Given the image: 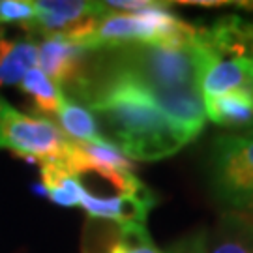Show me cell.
Returning <instances> with one entry per match:
<instances>
[{
	"label": "cell",
	"mask_w": 253,
	"mask_h": 253,
	"mask_svg": "<svg viewBox=\"0 0 253 253\" xmlns=\"http://www.w3.org/2000/svg\"><path fill=\"white\" fill-rule=\"evenodd\" d=\"M34 0H0V23L30 28L34 23Z\"/></svg>",
	"instance_id": "9a60e30c"
},
{
	"label": "cell",
	"mask_w": 253,
	"mask_h": 253,
	"mask_svg": "<svg viewBox=\"0 0 253 253\" xmlns=\"http://www.w3.org/2000/svg\"><path fill=\"white\" fill-rule=\"evenodd\" d=\"M60 131L73 143H96L105 137L101 135L96 115L83 103L66 96L62 107L56 113Z\"/></svg>",
	"instance_id": "7c38bea8"
},
{
	"label": "cell",
	"mask_w": 253,
	"mask_h": 253,
	"mask_svg": "<svg viewBox=\"0 0 253 253\" xmlns=\"http://www.w3.org/2000/svg\"><path fill=\"white\" fill-rule=\"evenodd\" d=\"M223 221L235 225L240 231H244L246 235L253 236V203L240 208H229L225 212V219Z\"/></svg>",
	"instance_id": "2e32d148"
},
{
	"label": "cell",
	"mask_w": 253,
	"mask_h": 253,
	"mask_svg": "<svg viewBox=\"0 0 253 253\" xmlns=\"http://www.w3.org/2000/svg\"><path fill=\"white\" fill-rule=\"evenodd\" d=\"M19 86L27 96L32 98L34 105L42 115L56 117V113L60 111L64 100H66V94L62 92V88L56 86L40 68L28 70L19 83Z\"/></svg>",
	"instance_id": "4fadbf2b"
},
{
	"label": "cell",
	"mask_w": 253,
	"mask_h": 253,
	"mask_svg": "<svg viewBox=\"0 0 253 253\" xmlns=\"http://www.w3.org/2000/svg\"><path fill=\"white\" fill-rule=\"evenodd\" d=\"M205 113L217 126L250 129L253 126V88H238L216 98H207Z\"/></svg>",
	"instance_id": "9c48e42d"
},
{
	"label": "cell",
	"mask_w": 253,
	"mask_h": 253,
	"mask_svg": "<svg viewBox=\"0 0 253 253\" xmlns=\"http://www.w3.org/2000/svg\"><path fill=\"white\" fill-rule=\"evenodd\" d=\"M225 223L212 242H208V253H253V236L236 229L231 223Z\"/></svg>",
	"instance_id": "5bb4252c"
},
{
	"label": "cell",
	"mask_w": 253,
	"mask_h": 253,
	"mask_svg": "<svg viewBox=\"0 0 253 253\" xmlns=\"http://www.w3.org/2000/svg\"><path fill=\"white\" fill-rule=\"evenodd\" d=\"M70 139L45 117L25 115L0 96V148L34 163L60 160Z\"/></svg>",
	"instance_id": "3957f363"
},
{
	"label": "cell",
	"mask_w": 253,
	"mask_h": 253,
	"mask_svg": "<svg viewBox=\"0 0 253 253\" xmlns=\"http://www.w3.org/2000/svg\"><path fill=\"white\" fill-rule=\"evenodd\" d=\"M79 101L98 115L113 143L131 160L158 162L180 152L190 139L163 113L148 92L124 73H88Z\"/></svg>",
	"instance_id": "6da1fadb"
},
{
	"label": "cell",
	"mask_w": 253,
	"mask_h": 253,
	"mask_svg": "<svg viewBox=\"0 0 253 253\" xmlns=\"http://www.w3.org/2000/svg\"><path fill=\"white\" fill-rule=\"evenodd\" d=\"M83 253H165L154 244L145 225H124L88 217Z\"/></svg>",
	"instance_id": "52a82bcc"
},
{
	"label": "cell",
	"mask_w": 253,
	"mask_h": 253,
	"mask_svg": "<svg viewBox=\"0 0 253 253\" xmlns=\"http://www.w3.org/2000/svg\"><path fill=\"white\" fill-rule=\"evenodd\" d=\"M246 135H253V126L250 127V129H248V133H246Z\"/></svg>",
	"instance_id": "ac0fdd59"
},
{
	"label": "cell",
	"mask_w": 253,
	"mask_h": 253,
	"mask_svg": "<svg viewBox=\"0 0 253 253\" xmlns=\"http://www.w3.org/2000/svg\"><path fill=\"white\" fill-rule=\"evenodd\" d=\"M42 167V186L45 188V195L51 203L58 207H79L84 193L81 180L70 172L60 160L45 162Z\"/></svg>",
	"instance_id": "8fae6325"
},
{
	"label": "cell",
	"mask_w": 253,
	"mask_h": 253,
	"mask_svg": "<svg viewBox=\"0 0 253 253\" xmlns=\"http://www.w3.org/2000/svg\"><path fill=\"white\" fill-rule=\"evenodd\" d=\"M88 53L83 47L60 36L43 38L38 43L40 70L64 90L79 96L88 77Z\"/></svg>",
	"instance_id": "5b68a950"
},
{
	"label": "cell",
	"mask_w": 253,
	"mask_h": 253,
	"mask_svg": "<svg viewBox=\"0 0 253 253\" xmlns=\"http://www.w3.org/2000/svg\"><path fill=\"white\" fill-rule=\"evenodd\" d=\"M191 49L197 64V84L203 100L216 98L238 88H252L244 58L217 54L203 45L199 40H195Z\"/></svg>",
	"instance_id": "8992f818"
},
{
	"label": "cell",
	"mask_w": 253,
	"mask_h": 253,
	"mask_svg": "<svg viewBox=\"0 0 253 253\" xmlns=\"http://www.w3.org/2000/svg\"><path fill=\"white\" fill-rule=\"evenodd\" d=\"M210 178L229 208L253 203V135L216 139L210 158Z\"/></svg>",
	"instance_id": "277c9868"
},
{
	"label": "cell",
	"mask_w": 253,
	"mask_h": 253,
	"mask_svg": "<svg viewBox=\"0 0 253 253\" xmlns=\"http://www.w3.org/2000/svg\"><path fill=\"white\" fill-rule=\"evenodd\" d=\"M165 253H208L207 233H193L172 244Z\"/></svg>",
	"instance_id": "e0dca14e"
},
{
	"label": "cell",
	"mask_w": 253,
	"mask_h": 253,
	"mask_svg": "<svg viewBox=\"0 0 253 253\" xmlns=\"http://www.w3.org/2000/svg\"><path fill=\"white\" fill-rule=\"evenodd\" d=\"M154 205L156 197L150 190L139 195H111V197H96L84 190L79 207L92 219H105L124 225H145Z\"/></svg>",
	"instance_id": "ba28073f"
},
{
	"label": "cell",
	"mask_w": 253,
	"mask_h": 253,
	"mask_svg": "<svg viewBox=\"0 0 253 253\" xmlns=\"http://www.w3.org/2000/svg\"><path fill=\"white\" fill-rule=\"evenodd\" d=\"M109 51L105 70L124 73L145 90H171L197 84V64L193 49L133 43Z\"/></svg>",
	"instance_id": "7a4b0ae2"
},
{
	"label": "cell",
	"mask_w": 253,
	"mask_h": 253,
	"mask_svg": "<svg viewBox=\"0 0 253 253\" xmlns=\"http://www.w3.org/2000/svg\"><path fill=\"white\" fill-rule=\"evenodd\" d=\"M38 64V43L32 40H11L0 30V84H19L25 73Z\"/></svg>",
	"instance_id": "30bf717a"
}]
</instances>
